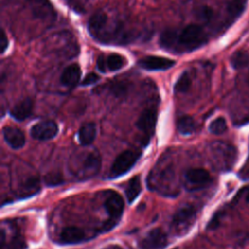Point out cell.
Wrapping results in <instances>:
<instances>
[{
    "mask_svg": "<svg viewBox=\"0 0 249 249\" xmlns=\"http://www.w3.org/2000/svg\"><path fill=\"white\" fill-rule=\"evenodd\" d=\"M163 168H155V175L150 176V187L151 189H155L162 192V194L166 196H173L172 192H177L174 187L171 186L175 182L173 167L164 162H162Z\"/></svg>",
    "mask_w": 249,
    "mask_h": 249,
    "instance_id": "cell-1",
    "label": "cell"
},
{
    "mask_svg": "<svg viewBox=\"0 0 249 249\" xmlns=\"http://www.w3.org/2000/svg\"><path fill=\"white\" fill-rule=\"evenodd\" d=\"M210 156L216 166L221 169H229L234 162L236 152L231 145L215 141L210 145Z\"/></svg>",
    "mask_w": 249,
    "mask_h": 249,
    "instance_id": "cell-2",
    "label": "cell"
},
{
    "mask_svg": "<svg viewBox=\"0 0 249 249\" xmlns=\"http://www.w3.org/2000/svg\"><path fill=\"white\" fill-rule=\"evenodd\" d=\"M206 41V36L202 28L197 24H189L178 32V46L187 51H193Z\"/></svg>",
    "mask_w": 249,
    "mask_h": 249,
    "instance_id": "cell-3",
    "label": "cell"
},
{
    "mask_svg": "<svg viewBox=\"0 0 249 249\" xmlns=\"http://www.w3.org/2000/svg\"><path fill=\"white\" fill-rule=\"evenodd\" d=\"M104 208L109 215V220L104 225L106 231L111 230L120 220L124 212V200L123 197L117 192L109 190L105 192Z\"/></svg>",
    "mask_w": 249,
    "mask_h": 249,
    "instance_id": "cell-4",
    "label": "cell"
},
{
    "mask_svg": "<svg viewBox=\"0 0 249 249\" xmlns=\"http://www.w3.org/2000/svg\"><path fill=\"white\" fill-rule=\"evenodd\" d=\"M140 156H141V152H139L138 150L129 149L122 152L115 159L111 166L110 173H109L110 177L116 178L126 173L136 163Z\"/></svg>",
    "mask_w": 249,
    "mask_h": 249,
    "instance_id": "cell-5",
    "label": "cell"
},
{
    "mask_svg": "<svg viewBox=\"0 0 249 249\" xmlns=\"http://www.w3.org/2000/svg\"><path fill=\"white\" fill-rule=\"evenodd\" d=\"M196 216V210L193 205H184L179 208L173 215L171 226L178 231L183 232L194 224Z\"/></svg>",
    "mask_w": 249,
    "mask_h": 249,
    "instance_id": "cell-6",
    "label": "cell"
},
{
    "mask_svg": "<svg viewBox=\"0 0 249 249\" xmlns=\"http://www.w3.org/2000/svg\"><path fill=\"white\" fill-rule=\"evenodd\" d=\"M157 117H158V113L156 109L146 108L141 112L136 122V126L142 133L145 143L149 142L150 138L153 136L155 132Z\"/></svg>",
    "mask_w": 249,
    "mask_h": 249,
    "instance_id": "cell-7",
    "label": "cell"
},
{
    "mask_svg": "<svg viewBox=\"0 0 249 249\" xmlns=\"http://www.w3.org/2000/svg\"><path fill=\"white\" fill-rule=\"evenodd\" d=\"M167 245V235L160 228L152 229L139 242L140 249H164Z\"/></svg>",
    "mask_w": 249,
    "mask_h": 249,
    "instance_id": "cell-8",
    "label": "cell"
},
{
    "mask_svg": "<svg viewBox=\"0 0 249 249\" xmlns=\"http://www.w3.org/2000/svg\"><path fill=\"white\" fill-rule=\"evenodd\" d=\"M101 159L97 152H88L81 160V167L79 169V174L84 178H89L94 176L100 169Z\"/></svg>",
    "mask_w": 249,
    "mask_h": 249,
    "instance_id": "cell-9",
    "label": "cell"
},
{
    "mask_svg": "<svg viewBox=\"0 0 249 249\" xmlns=\"http://www.w3.org/2000/svg\"><path fill=\"white\" fill-rule=\"evenodd\" d=\"M58 132V126L53 121H43L31 127L30 134L34 139L46 141L53 139Z\"/></svg>",
    "mask_w": 249,
    "mask_h": 249,
    "instance_id": "cell-10",
    "label": "cell"
},
{
    "mask_svg": "<svg viewBox=\"0 0 249 249\" xmlns=\"http://www.w3.org/2000/svg\"><path fill=\"white\" fill-rule=\"evenodd\" d=\"M185 181L190 190L200 189L209 183L210 174L203 168H190L185 173Z\"/></svg>",
    "mask_w": 249,
    "mask_h": 249,
    "instance_id": "cell-11",
    "label": "cell"
},
{
    "mask_svg": "<svg viewBox=\"0 0 249 249\" xmlns=\"http://www.w3.org/2000/svg\"><path fill=\"white\" fill-rule=\"evenodd\" d=\"M140 67L150 71H158V70H167L174 66L175 61L173 59H169L162 56H155L149 55L141 58L138 61Z\"/></svg>",
    "mask_w": 249,
    "mask_h": 249,
    "instance_id": "cell-12",
    "label": "cell"
},
{
    "mask_svg": "<svg viewBox=\"0 0 249 249\" xmlns=\"http://www.w3.org/2000/svg\"><path fill=\"white\" fill-rule=\"evenodd\" d=\"M3 136L6 143L13 149H20L25 144V135L18 127L5 126L3 128Z\"/></svg>",
    "mask_w": 249,
    "mask_h": 249,
    "instance_id": "cell-13",
    "label": "cell"
},
{
    "mask_svg": "<svg viewBox=\"0 0 249 249\" xmlns=\"http://www.w3.org/2000/svg\"><path fill=\"white\" fill-rule=\"evenodd\" d=\"M85 239L86 234L84 231L74 226L64 228L59 235V240L62 244H78L84 241Z\"/></svg>",
    "mask_w": 249,
    "mask_h": 249,
    "instance_id": "cell-14",
    "label": "cell"
},
{
    "mask_svg": "<svg viewBox=\"0 0 249 249\" xmlns=\"http://www.w3.org/2000/svg\"><path fill=\"white\" fill-rule=\"evenodd\" d=\"M33 106V100L29 97H26L15 104V106L11 109L10 114L17 121H24L32 114Z\"/></svg>",
    "mask_w": 249,
    "mask_h": 249,
    "instance_id": "cell-15",
    "label": "cell"
},
{
    "mask_svg": "<svg viewBox=\"0 0 249 249\" xmlns=\"http://www.w3.org/2000/svg\"><path fill=\"white\" fill-rule=\"evenodd\" d=\"M80 77H81V68L78 64L73 63L64 68L60 76V82L65 87L73 88L78 84Z\"/></svg>",
    "mask_w": 249,
    "mask_h": 249,
    "instance_id": "cell-16",
    "label": "cell"
},
{
    "mask_svg": "<svg viewBox=\"0 0 249 249\" xmlns=\"http://www.w3.org/2000/svg\"><path fill=\"white\" fill-rule=\"evenodd\" d=\"M96 136V127L93 123H87L83 124L78 132V140L81 145H90Z\"/></svg>",
    "mask_w": 249,
    "mask_h": 249,
    "instance_id": "cell-17",
    "label": "cell"
},
{
    "mask_svg": "<svg viewBox=\"0 0 249 249\" xmlns=\"http://www.w3.org/2000/svg\"><path fill=\"white\" fill-rule=\"evenodd\" d=\"M106 23H107L106 14L101 11H98L89 18L88 22V27L91 35H96L105 27Z\"/></svg>",
    "mask_w": 249,
    "mask_h": 249,
    "instance_id": "cell-18",
    "label": "cell"
},
{
    "mask_svg": "<svg viewBox=\"0 0 249 249\" xmlns=\"http://www.w3.org/2000/svg\"><path fill=\"white\" fill-rule=\"evenodd\" d=\"M160 44L164 49L173 50L178 45V31L173 28L164 29L160 36Z\"/></svg>",
    "mask_w": 249,
    "mask_h": 249,
    "instance_id": "cell-19",
    "label": "cell"
},
{
    "mask_svg": "<svg viewBox=\"0 0 249 249\" xmlns=\"http://www.w3.org/2000/svg\"><path fill=\"white\" fill-rule=\"evenodd\" d=\"M40 189V181L37 177L27 178L19 187V196L26 197L35 195Z\"/></svg>",
    "mask_w": 249,
    "mask_h": 249,
    "instance_id": "cell-20",
    "label": "cell"
},
{
    "mask_svg": "<svg viewBox=\"0 0 249 249\" xmlns=\"http://www.w3.org/2000/svg\"><path fill=\"white\" fill-rule=\"evenodd\" d=\"M140 193H141V180H140V177L136 175L129 180L125 188V196L127 198V201L129 203L133 202Z\"/></svg>",
    "mask_w": 249,
    "mask_h": 249,
    "instance_id": "cell-21",
    "label": "cell"
},
{
    "mask_svg": "<svg viewBox=\"0 0 249 249\" xmlns=\"http://www.w3.org/2000/svg\"><path fill=\"white\" fill-rule=\"evenodd\" d=\"M177 129L183 135H190L196 130V123L190 116L180 117L177 121Z\"/></svg>",
    "mask_w": 249,
    "mask_h": 249,
    "instance_id": "cell-22",
    "label": "cell"
},
{
    "mask_svg": "<svg viewBox=\"0 0 249 249\" xmlns=\"http://www.w3.org/2000/svg\"><path fill=\"white\" fill-rule=\"evenodd\" d=\"M230 62H231V66L235 69L242 68V67L248 65V63H249V54L246 52L237 51L231 55Z\"/></svg>",
    "mask_w": 249,
    "mask_h": 249,
    "instance_id": "cell-23",
    "label": "cell"
},
{
    "mask_svg": "<svg viewBox=\"0 0 249 249\" xmlns=\"http://www.w3.org/2000/svg\"><path fill=\"white\" fill-rule=\"evenodd\" d=\"M191 85H192V80L189 74L187 72H183L178 78V80L176 81V83L174 84V91L179 93L186 92L190 89Z\"/></svg>",
    "mask_w": 249,
    "mask_h": 249,
    "instance_id": "cell-24",
    "label": "cell"
},
{
    "mask_svg": "<svg viewBox=\"0 0 249 249\" xmlns=\"http://www.w3.org/2000/svg\"><path fill=\"white\" fill-rule=\"evenodd\" d=\"M106 64L110 71H117L125 64V60L119 53H111L106 57Z\"/></svg>",
    "mask_w": 249,
    "mask_h": 249,
    "instance_id": "cell-25",
    "label": "cell"
},
{
    "mask_svg": "<svg viewBox=\"0 0 249 249\" xmlns=\"http://www.w3.org/2000/svg\"><path fill=\"white\" fill-rule=\"evenodd\" d=\"M227 130V123L223 117H218L209 124V131L212 134L220 135Z\"/></svg>",
    "mask_w": 249,
    "mask_h": 249,
    "instance_id": "cell-26",
    "label": "cell"
},
{
    "mask_svg": "<svg viewBox=\"0 0 249 249\" xmlns=\"http://www.w3.org/2000/svg\"><path fill=\"white\" fill-rule=\"evenodd\" d=\"M27 243L20 234L14 235L2 249H26Z\"/></svg>",
    "mask_w": 249,
    "mask_h": 249,
    "instance_id": "cell-27",
    "label": "cell"
},
{
    "mask_svg": "<svg viewBox=\"0 0 249 249\" xmlns=\"http://www.w3.org/2000/svg\"><path fill=\"white\" fill-rule=\"evenodd\" d=\"M244 9V3L242 0H232L229 6L228 11L232 16H238Z\"/></svg>",
    "mask_w": 249,
    "mask_h": 249,
    "instance_id": "cell-28",
    "label": "cell"
},
{
    "mask_svg": "<svg viewBox=\"0 0 249 249\" xmlns=\"http://www.w3.org/2000/svg\"><path fill=\"white\" fill-rule=\"evenodd\" d=\"M63 181L62 179V176L59 174V173H55V172H53V173H49L45 176V182L47 185L49 186H56V185H59L61 184Z\"/></svg>",
    "mask_w": 249,
    "mask_h": 249,
    "instance_id": "cell-29",
    "label": "cell"
},
{
    "mask_svg": "<svg viewBox=\"0 0 249 249\" xmlns=\"http://www.w3.org/2000/svg\"><path fill=\"white\" fill-rule=\"evenodd\" d=\"M112 92L116 95V96H123L126 93L127 91V86L125 83L124 82H118L116 84H114L111 88Z\"/></svg>",
    "mask_w": 249,
    "mask_h": 249,
    "instance_id": "cell-30",
    "label": "cell"
},
{
    "mask_svg": "<svg viewBox=\"0 0 249 249\" xmlns=\"http://www.w3.org/2000/svg\"><path fill=\"white\" fill-rule=\"evenodd\" d=\"M196 15H197V18H200L201 20L208 21L212 18L213 12H212L211 8H209L207 6H203V7L199 8V10L197 11Z\"/></svg>",
    "mask_w": 249,
    "mask_h": 249,
    "instance_id": "cell-31",
    "label": "cell"
},
{
    "mask_svg": "<svg viewBox=\"0 0 249 249\" xmlns=\"http://www.w3.org/2000/svg\"><path fill=\"white\" fill-rule=\"evenodd\" d=\"M98 80H99V76H98V75H96L95 73H89L88 75H86V77H85L84 80L82 81L81 85H82V86L93 85V84H95Z\"/></svg>",
    "mask_w": 249,
    "mask_h": 249,
    "instance_id": "cell-32",
    "label": "cell"
},
{
    "mask_svg": "<svg viewBox=\"0 0 249 249\" xmlns=\"http://www.w3.org/2000/svg\"><path fill=\"white\" fill-rule=\"evenodd\" d=\"M9 45V41H8V37L4 31V29L1 30V40H0V47H1V53H4L5 51L7 50Z\"/></svg>",
    "mask_w": 249,
    "mask_h": 249,
    "instance_id": "cell-33",
    "label": "cell"
},
{
    "mask_svg": "<svg viewBox=\"0 0 249 249\" xmlns=\"http://www.w3.org/2000/svg\"><path fill=\"white\" fill-rule=\"evenodd\" d=\"M97 67L101 72H105L106 68H107V64H106V58L103 55H100L97 59Z\"/></svg>",
    "mask_w": 249,
    "mask_h": 249,
    "instance_id": "cell-34",
    "label": "cell"
},
{
    "mask_svg": "<svg viewBox=\"0 0 249 249\" xmlns=\"http://www.w3.org/2000/svg\"><path fill=\"white\" fill-rule=\"evenodd\" d=\"M104 249H122V248L120 246H118V245H110V246L105 247Z\"/></svg>",
    "mask_w": 249,
    "mask_h": 249,
    "instance_id": "cell-35",
    "label": "cell"
},
{
    "mask_svg": "<svg viewBox=\"0 0 249 249\" xmlns=\"http://www.w3.org/2000/svg\"><path fill=\"white\" fill-rule=\"evenodd\" d=\"M246 200L249 202V193L247 194V196H246Z\"/></svg>",
    "mask_w": 249,
    "mask_h": 249,
    "instance_id": "cell-36",
    "label": "cell"
},
{
    "mask_svg": "<svg viewBox=\"0 0 249 249\" xmlns=\"http://www.w3.org/2000/svg\"><path fill=\"white\" fill-rule=\"evenodd\" d=\"M248 83H249V74H248Z\"/></svg>",
    "mask_w": 249,
    "mask_h": 249,
    "instance_id": "cell-37",
    "label": "cell"
}]
</instances>
